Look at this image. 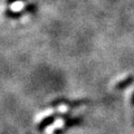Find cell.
I'll return each instance as SVG.
<instances>
[{
  "label": "cell",
  "mask_w": 134,
  "mask_h": 134,
  "mask_svg": "<svg viewBox=\"0 0 134 134\" xmlns=\"http://www.w3.org/2000/svg\"><path fill=\"white\" fill-rule=\"evenodd\" d=\"M90 100L86 99V98H82V99H69L67 97H57L55 98L54 100H52V102L49 103V105L52 107H57L59 105H67L69 108H78L79 106L82 105H85V104H87Z\"/></svg>",
  "instance_id": "6da1fadb"
},
{
  "label": "cell",
  "mask_w": 134,
  "mask_h": 134,
  "mask_svg": "<svg viewBox=\"0 0 134 134\" xmlns=\"http://www.w3.org/2000/svg\"><path fill=\"white\" fill-rule=\"evenodd\" d=\"M58 119H60V113H59V112L53 113V114H50V115H48V116L44 117V119L38 123V125H37V127H36L37 132L43 133L46 129L49 127L50 125H53Z\"/></svg>",
  "instance_id": "7a4b0ae2"
},
{
  "label": "cell",
  "mask_w": 134,
  "mask_h": 134,
  "mask_svg": "<svg viewBox=\"0 0 134 134\" xmlns=\"http://www.w3.org/2000/svg\"><path fill=\"white\" fill-rule=\"evenodd\" d=\"M84 122V119L83 116H72L69 119H67L64 123V126L66 129H72V127H75V126H79L82 123Z\"/></svg>",
  "instance_id": "3957f363"
},
{
  "label": "cell",
  "mask_w": 134,
  "mask_h": 134,
  "mask_svg": "<svg viewBox=\"0 0 134 134\" xmlns=\"http://www.w3.org/2000/svg\"><path fill=\"white\" fill-rule=\"evenodd\" d=\"M25 14L23 12V10L18 11V10L9 9V8H7V9H5V11H3V16L10 20H19Z\"/></svg>",
  "instance_id": "277c9868"
},
{
  "label": "cell",
  "mask_w": 134,
  "mask_h": 134,
  "mask_svg": "<svg viewBox=\"0 0 134 134\" xmlns=\"http://www.w3.org/2000/svg\"><path fill=\"white\" fill-rule=\"evenodd\" d=\"M21 10L25 15H34L38 11V5L37 3H27L23 7Z\"/></svg>",
  "instance_id": "5b68a950"
},
{
  "label": "cell",
  "mask_w": 134,
  "mask_h": 134,
  "mask_svg": "<svg viewBox=\"0 0 134 134\" xmlns=\"http://www.w3.org/2000/svg\"><path fill=\"white\" fill-rule=\"evenodd\" d=\"M67 130H68V129H66L65 126H64V127H58V129H55V130H54V131H53V134H66Z\"/></svg>",
  "instance_id": "8992f818"
},
{
  "label": "cell",
  "mask_w": 134,
  "mask_h": 134,
  "mask_svg": "<svg viewBox=\"0 0 134 134\" xmlns=\"http://www.w3.org/2000/svg\"><path fill=\"white\" fill-rule=\"evenodd\" d=\"M69 117H72V113L70 112H65V113H60V119L62 120H67L69 119Z\"/></svg>",
  "instance_id": "52a82bcc"
},
{
  "label": "cell",
  "mask_w": 134,
  "mask_h": 134,
  "mask_svg": "<svg viewBox=\"0 0 134 134\" xmlns=\"http://www.w3.org/2000/svg\"><path fill=\"white\" fill-rule=\"evenodd\" d=\"M26 0H6V5H14V3H17V2H24Z\"/></svg>",
  "instance_id": "ba28073f"
},
{
  "label": "cell",
  "mask_w": 134,
  "mask_h": 134,
  "mask_svg": "<svg viewBox=\"0 0 134 134\" xmlns=\"http://www.w3.org/2000/svg\"><path fill=\"white\" fill-rule=\"evenodd\" d=\"M27 134H31V133H27Z\"/></svg>",
  "instance_id": "9c48e42d"
}]
</instances>
